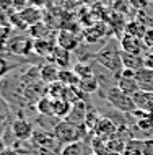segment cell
I'll use <instances>...</instances> for the list:
<instances>
[{
  "mask_svg": "<svg viewBox=\"0 0 153 155\" xmlns=\"http://www.w3.org/2000/svg\"><path fill=\"white\" fill-rule=\"evenodd\" d=\"M65 90H67V87L60 82H54L51 85H46V95L51 96L52 100H62L65 95Z\"/></svg>",
  "mask_w": 153,
  "mask_h": 155,
  "instance_id": "24",
  "label": "cell"
},
{
  "mask_svg": "<svg viewBox=\"0 0 153 155\" xmlns=\"http://www.w3.org/2000/svg\"><path fill=\"white\" fill-rule=\"evenodd\" d=\"M109 155H117V153H109Z\"/></svg>",
  "mask_w": 153,
  "mask_h": 155,
  "instance_id": "39",
  "label": "cell"
},
{
  "mask_svg": "<svg viewBox=\"0 0 153 155\" xmlns=\"http://www.w3.org/2000/svg\"><path fill=\"white\" fill-rule=\"evenodd\" d=\"M18 18L21 20V23L24 25V26H33V25H36V23H39L41 21V18H43V13H41V10L38 7H26L24 10L21 12H18Z\"/></svg>",
  "mask_w": 153,
  "mask_h": 155,
  "instance_id": "13",
  "label": "cell"
},
{
  "mask_svg": "<svg viewBox=\"0 0 153 155\" xmlns=\"http://www.w3.org/2000/svg\"><path fill=\"white\" fill-rule=\"evenodd\" d=\"M52 64H56L59 69H69V64H70V51L67 49L60 48V46H56V49H54L51 59Z\"/></svg>",
  "mask_w": 153,
  "mask_h": 155,
  "instance_id": "20",
  "label": "cell"
},
{
  "mask_svg": "<svg viewBox=\"0 0 153 155\" xmlns=\"http://www.w3.org/2000/svg\"><path fill=\"white\" fill-rule=\"evenodd\" d=\"M147 30H148V28H147L142 21L134 20L132 23L127 25L126 33H129V35H132V36H137V38H140V39H143V36H145V31H147Z\"/></svg>",
  "mask_w": 153,
  "mask_h": 155,
  "instance_id": "28",
  "label": "cell"
},
{
  "mask_svg": "<svg viewBox=\"0 0 153 155\" xmlns=\"http://www.w3.org/2000/svg\"><path fill=\"white\" fill-rule=\"evenodd\" d=\"M60 155H93L91 145H88L85 140L75 142V144H69L62 147Z\"/></svg>",
  "mask_w": 153,
  "mask_h": 155,
  "instance_id": "17",
  "label": "cell"
},
{
  "mask_svg": "<svg viewBox=\"0 0 153 155\" xmlns=\"http://www.w3.org/2000/svg\"><path fill=\"white\" fill-rule=\"evenodd\" d=\"M91 150L93 155H109V149H107V140L101 139L98 136H93L91 139Z\"/></svg>",
  "mask_w": 153,
  "mask_h": 155,
  "instance_id": "27",
  "label": "cell"
},
{
  "mask_svg": "<svg viewBox=\"0 0 153 155\" xmlns=\"http://www.w3.org/2000/svg\"><path fill=\"white\" fill-rule=\"evenodd\" d=\"M94 62H98L101 67H104L109 72L116 74L117 77H121V74L124 72V65L121 61V49H117L114 44H109L106 48H103L94 56Z\"/></svg>",
  "mask_w": 153,
  "mask_h": 155,
  "instance_id": "2",
  "label": "cell"
},
{
  "mask_svg": "<svg viewBox=\"0 0 153 155\" xmlns=\"http://www.w3.org/2000/svg\"><path fill=\"white\" fill-rule=\"evenodd\" d=\"M28 35H30L33 39H51L49 35H51V30H49L47 25H44L43 21L33 25V26L28 28Z\"/></svg>",
  "mask_w": 153,
  "mask_h": 155,
  "instance_id": "22",
  "label": "cell"
},
{
  "mask_svg": "<svg viewBox=\"0 0 153 155\" xmlns=\"http://www.w3.org/2000/svg\"><path fill=\"white\" fill-rule=\"evenodd\" d=\"M132 98H134V103L137 106V110H142V111H147V113H151L153 114V93L151 91L140 90Z\"/></svg>",
  "mask_w": 153,
  "mask_h": 155,
  "instance_id": "16",
  "label": "cell"
},
{
  "mask_svg": "<svg viewBox=\"0 0 153 155\" xmlns=\"http://www.w3.org/2000/svg\"><path fill=\"white\" fill-rule=\"evenodd\" d=\"M31 142H33V144H34L38 149L49 150V152H54V153L60 155V152H57L60 142L56 139L54 132H49V131H43V132H41V131H34Z\"/></svg>",
  "mask_w": 153,
  "mask_h": 155,
  "instance_id": "5",
  "label": "cell"
},
{
  "mask_svg": "<svg viewBox=\"0 0 153 155\" xmlns=\"http://www.w3.org/2000/svg\"><path fill=\"white\" fill-rule=\"evenodd\" d=\"M135 80L139 82L140 90L142 91H151L153 93V70L148 69V67H143V69L137 70L134 74Z\"/></svg>",
  "mask_w": 153,
  "mask_h": 155,
  "instance_id": "15",
  "label": "cell"
},
{
  "mask_svg": "<svg viewBox=\"0 0 153 155\" xmlns=\"http://www.w3.org/2000/svg\"><path fill=\"white\" fill-rule=\"evenodd\" d=\"M10 131L13 132L15 139L18 140H31L33 134H34V129H33V124L30 121L23 119V118H16L13 119V123L10 126Z\"/></svg>",
  "mask_w": 153,
  "mask_h": 155,
  "instance_id": "6",
  "label": "cell"
},
{
  "mask_svg": "<svg viewBox=\"0 0 153 155\" xmlns=\"http://www.w3.org/2000/svg\"><path fill=\"white\" fill-rule=\"evenodd\" d=\"M11 106L10 103L0 95V134L7 131L8 126H11Z\"/></svg>",
  "mask_w": 153,
  "mask_h": 155,
  "instance_id": "18",
  "label": "cell"
},
{
  "mask_svg": "<svg viewBox=\"0 0 153 155\" xmlns=\"http://www.w3.org/2000/svg\"><path fill=\"white\" fill-rule=\"evenodd\" d=\"M122 155H143V140L132 137L130 140H127Z\"/></svg>",
  "mask_w": 153,
  "mask_h": 155,
  "instance_id": "25",
  "label": "cell"
},
{
  "mask_svg": "<svg viewBox=\"0 0 153 155\" xmlns=\"http://www.w3.org/2000/svg\"><path fill=\"white\" fill-rule=\"evenodd\" d=\"M0 155H15V149H10V147H5L0 152Z\"/></svg>",
  "mask_w": 153,
  "mask_h": 155,
  "instance_id": "36",
  "label": "cell"
},
{
  "mask_svg": "<svg viewBox=\"0 0 153 155\" xmlns=\"http://www.w3.org/2000/svg\"><path fill=\"white\" fill-rule=\"evenodd\" d=\"M143 155H153V137L143 140Z\"/></svg>",
  "mask_w": 153,
  "mask_h": 155,
  "instance_id": "33",
  "label": "cell"
},
{
  "mask_svg": "<svg viewBox=\"0 0 153 155\" xmlns=\"http://www.w3.org/2000/svg\"><path fill=\"white\" fill-rule=\"evenodd\" d=\"M121 51L124 52H129V54H140V56H143V49H145V44H143V41L140 39L137 36H132L129 33H126V35L122 36L121 39Z\"/></svg>",
  "mask_w": 153,
  "mask_h": 155,
  "instance_id": "8",
  "label": "cell"
},
{
  "mask_svg": "<svg viewBox=\"0 0 153 155\" xmlns=\"http://www.w3.org/2000/svg\"><path fill=\"white\" fill-rule=\"evenodd\" d=\"M56 43H57V46H60V48H64V49H67V51L72 52V51H75V49L78 48L80 39H78V36L73 31L62 30V31L57 33Z\"/></svg>",
  "mask_w": 153,
  "mask_h": 155,
  "instance_id": "12",
  "label": "cell"
},
{
  "mask_svg": "<svg viewBox=\"0 0 153 155\" xmlns=\"http://www.w3.org/2000/svg\"><path fill=\"white\" fill-rule=\"evenodd\" d=\"M121 61L124 70H129V72H137L145 67V56H140V54H129L121 51Z\"/></svg>",
  "mask_w": 153,
  "mask_h": 155,
  "instance_id": "11",
  "label": "cell"
},
{
  "mask_svg": "<svg viewBox=\"0 0 153 155\" xmlns=\"http://www.w3.org/2000/svg\"><path fill=\"white\" fill-rule=\"evenodd\" d=\"M59 74H60V69L52 62H47L43 67H39V80H43L46 85L59 82Z\"/></svg>",
  "mask_w": 153,
  "mask_h": 155,
  "instance_id": "14",
  "label": "cell"
},
{
  "mask_svg": "<svg viewBox=\"0 0 153 155\" xmlns=\"http://www.w3.org/2000/svg\"><path fill=\"white\" fill-rule=\"evenodd\" d=\"M135 72H129V70H124L121 74V77L117 78V88L124 91L126 95L129 96H134L135 93L140 91V85L139 82L135 80Z\"/></svg>",
  "mask_w": 153,
  "mask_h": 155,
  "instance_id": "7",
  "label": "cell"
},
{
  "mask_svg": "<svg viewBox=\"0 0 153 155\" xmlns=\"http://www.w3.org/2000/svg\"><path fill=\"white\" fill-rule=\"evenodd\" d=\"M143 44H145V48L150 51V49L153 48V26L148 28V30L145 31V36H143Z\"/></svg>",
  "mask_w": 153,
  "mask_h": 155,
  "instance_id": "32",
  "label": "cell"
},
{
  "mask_svg": "<svg viewBox=\"0 0 153 155\" xmlns=\"http://www.w3.org/2000/svg\"><path fill=\"white\" fill-rule=\"evenodd\" d=\"M56 39H36L34 41V52L46 59H51L54 49H56Z\"/></svg>",
  "mask_w": 153,
  "mask_h": 155,
  "instance_id": "19",
  "label": "cell"
},
{
  "mask_svg": "<svg viewBox=\"0 0 153 155\" xmlns=\"http://www.w3.org/2000/svg\"><path fill=\"white\" fill-rule=\"evenodd\" d=\"M59 82L64 83L65 87H78V83H80V78H78V75L75 74V70L60 69Z\"/></svg>",
  "mask_w": 153,
  "mask_h": 155,
  "instance_id": "23",
  "label": "cell"
},
{
  "mask_svg": "<svg viewBox=\"0 0 153 155\" xmlns=\"http://www.w3.org/2000/svg\"><path fill=\"white\" fill-rule=\"evenodd\" d=\"M129 2H130V5L135 7V8H145L148 0H129Z\"/></svg>",
  "mask_w": 153,
  "mask_h": 155,
  "instance_id": "34",
  "label": "cell"
},
{
  "mask_svg": "<svg viewBox=\"0 0 153 155\" xmlns=\"http://www.w3.org/2000/svg\"><path fill=\"white\" fill-rule=\"evenodd\" d=\"M5 49L13 56L24 57L30 52H34V39L28 35V36H11L8 39V43L5 44Z\"/></svg>",
  "mask_w": 153,
  "mask_h": 155,
  "instance_id": "4",
  "label": "cell"
},
{
  "mask_svg": "<svg viewBox=\"0 0 153 155\" xmlns=\"http://www.w3.org/2000/svg\"><path fill=\"white\" fill-rule=\"evenodd\" d=\"M75 74L78 75L80 80L83 78H90V77H94V72H93V65H88V64H83V62H78V64L73 67Z\"/></svg>",
  "mask_w": 153,
  "mask_h": 155,
  "instance_id": "30",
  "label": "cell"
},
{
  "mask_svg": "<svg viewBox=\"0 0 153 155\" xmlns=\"http://www.w3.org/2000/svg\"><path fill=\"white\" fill-rule=\"evenodd\" d=\"M13 64H10L3 56H0V78L7 77L8 74H10V70H13Z\"/></svg>",
  "mask_w": 153,
  "mask_h": 155,
  "instance_id": "31",
  "label": "cell"
},
{
  "mask_svg": "<svg viewBox=\"0 0 153 155\" xmlns=\"http://www.w3.org/2000/svg\"><path fill=\"white\" fill-rule=\"evenodd\" d=\"M104 98L113 104L119 113H124V114H134V113L137 111L134 98L129 96V95H126L124 91H121L117 87H113V88L106 90L104 91Z\"/></svg>",
  "mask_w": 153,
  "mask_h": 155,
  "instance_id": "3",
  "label": "cell"
},
{
  "mask_svg": "<svg viewBox=\"0 0 153 155\" xmlns=\"http://www.w3.org/2000/svg\"><path fill=\"white\" fill-rule=\"evenodd\" d=\"M54 136L56 139L60 142L62 147L69 144H75V142H80L85 139V136H88L90 131L85 124H73V123H69V121L62 119L59 124L56 126L54 129Z\"/></svg>",
  "mask_w": 153,
  "mask_h": 155,
  "instance_id": "1",
  "label": "cell"
},
{
  "mask_svg": "<svg viewBox=\"0 0 153 155\" xmlns=\"http://www.w3.org/2000/svg\"><path fill=\"white\" fill-rule=\"evenodd\" d=\"M148 52H153V48H151V49H150V51H148Z\"/></svg>",
  "mask_w": 153,
  "mask_h": 155,
  "instance_id": "38",
  "label": "cell"
},
{
  "mask_svg": "<svg viewBox=\"0 0 153 155\" xmlns=\"http://www.w3.org/2000/svg\"><path fill=\"white\" fill-rule=\"evenodd\" d=\"M145 67L153 70V52H148L145 56Z\"/></svg>",
  "mask_w": 153,
  "mask_h": 155,
  "instance_id": "35",
  "label": "cell"
},
{
  "mask_svg": "<svg viewBox=\"0 0 153 155\" xmlns=\"http://www.w3.org/2000/svg\"><path fill=\"white\" fill-rule=\"evenodd\" d=\"M117 131H119V127L116 126L114 121L111 118L103 116L100 124H98V127H96V131H94V136L101 137V139H104V140H111L117 136Z\"/></svg>",
  "mask_w": 153,
  "mask_h": 155,
  "instance_id": "9",
  "label": "cell"
},
{
  "mask_svg": "<svg viewBox=\"0 0 153 155\" xmlns=\"http://www.w3.org/2000/svg\"><path fill=\"white\" fill-rule=\"evenodd\" d=\"M78 88L81 90V93L85 95H93L94 91L100 90V83L94 77H90V78H83V80H80L78 83Z\"/></svg>",
  "mask_w": 153,
  "mask_h": 155,
  "instance_id": "26",
  "label": "cell"
},
{
  "mask_svg": "<svg viewBox=\"0 0 153 155\" xmlns=\"http://www.w3.org/2000/svg\"><path fill=\"white\" fill-rule=\"evenodd\" d=\"M70 110H72V104H70L69 101H65L64 98H62V100H56V118L65 119L69 116Z\"/></svg>",
  "mask_w": 153,
  "mask_h": 155,
  "instance_id": "29",
  "label": "cell"
},
{
  "mask_svg": "<svg viewBox=\"0 0 153 155\" xmlns=\"http://www.w3.org/2000/svg\"><path fill=\"white\" fill-rule=\"evenodd\" d=\"M15 155H33V153L26 152V150H15Z\"/></svg>",
  "mask_w": 153,
  "mask_h": 155,
  "instance_id": "37",
  "label": "cell"
},
{
  "mask_svg": "<svg viewBox=\"0 0 153 155\" xmlns=\"http://www.w3.org/2000/svg\"><path fill=\"white\" fill-rule=\"evenodd\" d=\"M86 116H88V106H86L85 100H80V101L72 104V110H70L69 116L65 118V121L73 124H85L86 123Z\"/></svg>",
  "mask_w": 153,
  "mask_h": 155,
  "instance_id": "10",
  "label": "cell"
},
{
  "mask_svg": "<svg viewBox=\"0 0 153 155\" xmlns=\"http://www.w3.org/2000/svg\"><path fill=\"white\" fill-rule=\"evenodd\" d=\"M36 108H38L39 114H43V116H56V100H52L47 95H44L36 103Z\"/></svg>",
  "mask_w": 153,
  "mask_h": 155,
  "instance_id": "21",
  "label": "cell"
}]
</instances>
